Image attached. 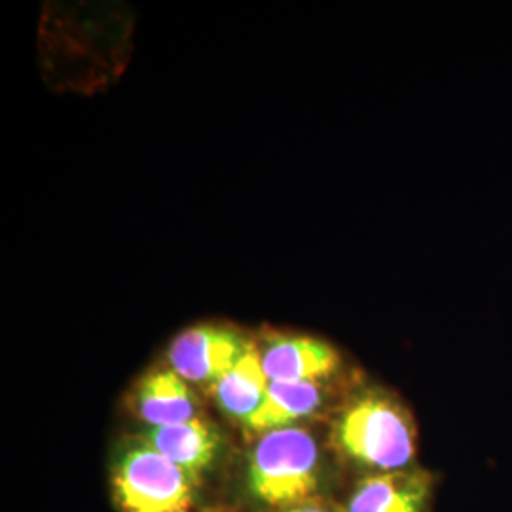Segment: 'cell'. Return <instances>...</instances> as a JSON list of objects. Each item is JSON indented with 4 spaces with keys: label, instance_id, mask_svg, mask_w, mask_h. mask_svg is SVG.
<instances>
[{
    "label": "cell",
    "instance_id": "cell-1",
    "mask_svg": "<svg viewBox=\"0 0 512 512\" xmlns=\"http://www.w3.org/2000/svg\"><path fill=\"white\" fill-rule=\"evenodd\" d=\"M332 450L363 475L416 465V425L391 393L365 387L351 393L330 427Z\"/></svg>",
    "mask_w": 512,
    "mask_h": 512
},
{
    "label": "cell",
    "instance_id": "cell-2",
    "mask_svg": "<svg viewBox=\"0 0 512 512\" xmlns=\"http://www.w3.org/2000/svg\"><path fill=\"white\" fill-rule=\"evenodd\" d=\"M247 484L268 507L315 501L323 484V452L313 433L296 425L264 433L251 450Z\"/></svg>",
    "mask_w": 512,
    "mask_h": 512
},
{
    "label": "cell",
    "instance_id": "cell-3",
    "mask_svg": "<svg viewBox=\"0 0 512 512\" xmlns=\"http://www.w3.org/2000/svg\"><path fill=\"white\" fill-rule=\"evenodd\" d=\"M194 480L147 442L122 452L114 488L124 512H181L194 501Z\"/></svg>",
    "mask_w": 512,
    "mask_h": 512
},
{
    "label": "cell",
    "instance_id": "cell-4",
    "mask_svg": "<svg viewBox=\"0 0 512 512\" xmlns=\"http://www.w3.org/2000/svg\"><path fill=\"white\" fill-rule=\"evenodd\" d=\"M253 344L238 332L222 327H192L181 332L169 348V365L192 384H215L238 365Z\"/></svg>",
    "mask_w": 512,
    "mask_h": 512
},
{
    "label": "cell",
    "instance_id": "cell-5",
    "mask_svg": "<svg viewBox=\"0 0 512 512\" xmlns=\"http://www.w3.org/2000/svg\"><path fill=\"white\" fill-rule=\"evenodd\" d=\"M435 490V476L418 465L363 475L349 492L342 512H427Z\"/></svg>",
    "mask_w": 512,
    "mask_h": 512
},
{
    "label": "cell",
    "instance_id": "cell-6",
    "mask_svg": "<svg viewBox=\"0 0 512 512\" xmlns=\"http://www.w3.org/2000/svg\"><path fill=\"white\" fill-rule=\"evenodd\" d=\"M258 351L270 382H327L342 365L336 349L310 336L277 334Z\"/></svg>",
    "mask_w": 512,
    "mask_h": 512
},
{
    "label": "cell",
    "instance_id": "cell-7",
    "mask_svg": "<svg viewBox=\"0 0 512 512\" xmlns=\"http://www.w3.org/2000/svg\"><path fill=\"white\" fill-rule=\"evenodd\" d=\"M143 439L148 446L183 469L194 482H200L203 473L213 467L219 458L222 442L219 429L200 418L165 427H148Z\"/></svg>",
    "mask_w": 512,
    "mask_h": 512
},
{
    "label": "cell",
    "instance_id": "cell-8",
    "mask_svg": "<svg viewBox=\"0 0 512 512\" xmlns=\"http://www.w3.org/2000/svg\"><path fill=\"white\" fill-rule=\"evenodd\" d=\"M133 406L148 427H165L196 420L200 403L175 370H156L137 385Z\"/></svg>",
    "mask_w": 512,
    "mask_h": 512
},
{
    "label": "cell",
    "instance_id": "cell-9",
    "mask_svg": "<svg viewBox=\"0 0 512 512\" xmlns=\"http://www.w3.org/2000/svg\"><path fill=\"white\" fill-rule=\"evenodd\" d=\"M327 401L325 382H272L264 403L245 421L255 433H270L311 418Z\"/></svg>",
    "mask_w": 512,
    "mask_h": 512
},
{
    "label": "cell",
    "instance_id": "cell-10",
    "mask_svg": "<svg viewBox=\"0 0 512 512\" xmlns=\"http://www.w3.org/2000/svg\"><path fill=\"white\" fill-rule=\"evenodd\" d=\"M270 384L260 361V351L253 344L238 365L211 385V391L226 416L245 423L264 403Z\"/></svg>",
    "mask_w": 512,
    "mask_h": 512
},
{
    "label": "cell",
    "instance_id": "cell-11",
    "mask_svg": "<svg viewBox=\"0 0 512 512\" xmlns=\"http://www.w3.org/2000/svg\"><path fill=\"white\" fill-rule=\"evenodd\" d=\"M285 512H342V509H332L327 503L315 499V501H308V503L296 505V507H291V509H285Z\"/></svg>",
    "mask_w": 512,
    "mask_h": 512
},
{
    "label": "cell",
    "instance_id": "cell-12",
    "mask_svg": "<svg viewBox=\"0 0 512 512\" xmlns=\"http://www.w3.org/2000/svg\"><path fill=\"white\" fill-rule=\"evenodd\" d=\"M181 512H186V511H181Z\"/></svg>",
    "mask_w": 512,
    "mask_h": 512
}]
</instances>
